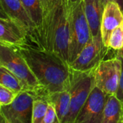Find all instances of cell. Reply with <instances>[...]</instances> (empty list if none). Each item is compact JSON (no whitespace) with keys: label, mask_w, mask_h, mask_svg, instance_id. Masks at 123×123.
I'll return each mask as SVG.
<instances>
[{"label":"cell","mask_w":123,"mask_h":123,"mask_svg":"<svg viewBox=\"0 0 123 123\" xmlns=\"http://www.w3.org/2000/svg\"><path fill=\"white\" fill-rule=\"evenodd\" d=\"M25 58L45 97L63 90H69L72 71L70 65L56 54L32 45L17 48Z\"/></svg>","instance_id":"obj_1"},{"label":"cell","mask_w":123,"mask_h":123,"mask_svg":"<svg viewBox=\"0 0 123 123\" xmlns=\"http://www.w3.org/2000/svg\"><path fill=\"white\" fill-rule=\"evenodd\" d=\"M71 8L68 0H60L46 12L35 44L36 48L56 54L68 64Z\"/></svg>","instance_id":"obj_2"},{"label":"cell","mask_w":123,"mask_h":123,"mask_svg":"<svg viewBox=\"0 0 123 123\" xmlns=\"http://www.w3.org/2000/svg\"><path fill=\"white\" fill-rule=\"evenodd\" d=\"M0 65L19 79L23 91H27L35 97H45L42 86L17 48L0 44Z\"/></svg>","instance_id":"obj_3"},{"label":"cell","mask_w":123,"mask_h":123,"mask_svg":"<svg viewBox=\"0 0 123 123\" xmlns=\"http://www.w3.org/2000/svg\"><path fill=\"white\" fill-rule=\"evenodd\" d=\"M91 38L88 22L85 15L83 1L72 4L70 22L69 65L72 63Z\"/></svg>","instance_id":"obj_4"},{"label":"cell","mask_w":123,"mask_h":123,"mask_svg":"<svg viewBox=\"0 0 123 123\" xmlns=\"http://www.w3.org/2000/svg\"><path fill=\"white\" fill-rule=\"evenodd\" d=\"M93 71L78 72L72 71L69 112L62 123H75L76 118L94 86Z\"/></svg>","instance_id":"obj_5"},{"label":"cell","mask_w":123,"mask_h":123,"mask_svg":"<svg viewBox=\"0 0 123 123\" xmlns=\"http://www.w3.org/2000/svg\"><path fill=\"white\" fill-rule=\"evenodd\" d=\"M122 71V60L117 55L109 59H102L94 69V85L107 94L117 95Z\"/></svg>","instance_id":"obj_6"},{"label":"cell","mask_w":123,"mask_h":123,"mask_svg":"<svg viewBox=\"0 0 123 123\" xmlns=\"http://www.w3.org/2000/svg\"><path fill=\"white\" fill-rule=\"evenodd\" d=\"M109 50L103 43L101 35L91 37L77 58L70 63L71 70L78 72L93 71Z\"/></svg>","instance_id":"obj_7"},{"label":"cell","mask_w":123,"mask_h":123,"mask_svg":"<svg viewBox=\"0 0 123 123\" xmlns=\"http://www.w3.org/2000/svg\"><path fill=\"white\" fill-rule=\"evenodd\" d=\"M34 98L33 94L21 91L11 104L0 107L6 123H31Z\"/></svg>","instance_id":"obj_8"},{"label":"cell","mask_w":123,"mask_h":123,"mask_svg":"<svg viewBox=\"0 0 123 123\" xmlns=\"http://www.w3.org/2000/svg\"><path fill=\"white\" fill-rule=\"evenodd\" d=\"M0 1L9 19L24 32L30 44L34 47L36 41V28L21 0Z\"/></svg>","instance_id":"obj_9"},{"label":"cell","mask_w":123,"mask_h":123,"mask_svg":"<svg viewBox=\"0 0 123 123\" xmlns=\"http://www.w3.org/2000/svg\"><path fill=\"white\" fill-rule=\"evenodd\" d=\"M107 95L94 85L75 123H101Z\"/></svg>","instance_id":"obj_10"},{"label":"cell","mask_w":123,"mask_h":123,"mask_svg":"<svg viewBox=\"0 0 123 123\" xmlns=\"http://www.w3.org/2000/svg\"><path fill=\"white\" fill-rule=\"evenodd\" d=\"M123 22V12L118 3L115 1H109L103 10L100 28L102 41L106 48H108V42L112 32Z\"/></svg>","instance_id":"obj_11"},{"label":"cell","mask_w":123,"mask_h":123,"mask_svg":"<svg viewBox=\"0 0 123 123\" xmlns=\"http://www.w3.org/2000/svg\"><path fill=\"white\" fill-rule=\"evenodd\" d=\"M0 44L14 48L31 45L24 32L9 19L0 17Z\"/></svg>","instance_id":"obj_12"},{"label":"cell","mask_w":123,"mask_h":123,"mask_svg":"<svg viewBox=\"0 0 123 123\" xmlns=\"http://www.w3.org/2000/svg\"><path fill=\"white\" fill-rule=\"evenodd\" d=\"M85 15L88 22L91 37L101 35V22L103 8L100 0H83Z\"/></svg>","instance_id":"obj_13"},{"label":"cell","mask_w":123,"mask_h":123,"mask_svg":"<svg viewBox=\"0 0 123 123\" xmlns=\"http://www.w3.org/2000/svg\"><path fill=\"white\" fill-rule=\"evenodd\" d=\"M101 123H123V104L117 95H107Z\"/></svg>","instance_id":"obj_14"},{"label":"cell","mask_w":123,"mask_h":123,"mask_svg":"<svg viewBox=\"0 0 123 123\" xmlns=\"http://www.w3.org/2000/svg\"><path fill=\"white\" fill-rule=\"evenodd\" d=\"M48 102L55 107L59 123H62L66 117L70 105V94L69 90H63L50 94L46 97Z\"/></svg>","instance_id":"obj_15"},{"label":"cell","mask_w":123,"mask_h":123,"mask_svg":"<svg viewBox=\"0 0 123 123\" xmlns=\"http://www.w3.org/2000/svg\"><path fill=\"white\" fill-rule=\"evenodd\" d=\"M30 19L34 24L36 34L41 29L43 20V11L40 0H21ZM36 44V41H35ZM35 47V45H34Z\"/></svg>","instance_id":"obj_16"},{"label":"cell","mask_w":123,"mask_h":123,"mask_svg":"<svg viewBox=\"0 0 123 123\" xmlns=\"http://www.w3.org/2000/svg\"><path fill=\"white\" fill-rule=\"evenodd\" d=\"M49 102L45 97H35L33 102L31 123H42Z\"/></svg>","instance_id":"obj_17"},{"label":"cell","mask_w":123,"mask_h":123,"mask_svg":"<svg viewBox=\"0 0 123 123\" xmlns=\"http://www.w3.org/2000/svg\"><path fill=\"white\" fill-rule=\"evenodd\" d=\"M0 84L19 93L23 91L19 79L7 68L0 65Z\"/></svg>","instance_id":"obj_18"},{"label":"cell","mask_w":123,"mask_h":123,"mask_svg":"<svg viewBox=\"0 0 123 123\" xmlns=\"http://www.w3.org/2000/svg\"><path fill=\"white\" fill-rule=\"evenodd\" d=\"M108 48L117 51L123 49V22L112 32L108 42Z\"/></svg>","instance_id":"obj_19"},{"label":"cell","mask_w":123,"mask_h":123,"mask_svg":"<svg viewBox=\"0 0 123 123\" xmlns=\"http://www.w3.org/2000/svg\"><path fill=\"white\" fill-rule=\"evenodd\" d=\"M17 94V92L0 84V107L11 104Z\"/></svg>","instance_id":"obj_20"},{"label":"cell","mask_w":123,"mask_h":123,"mask_svg":"<svg viewBox=\"0 0 123 123\" xmlns=\"http://www.w3.org/2000/svg\"><path fill=\"white\" fill-rule=\"evenodd\" d=\"M42 123H59L55 107L53 104L49 102Z\"/></svg>","instance_id":"obj_21"},{"label":"cell","mask_w":123,"mask_h":123,"mask_svg":"<svg viewBox=\"0 0 123 123\" xmlns=\"http://www.w3.org/2000/svg\"><path fill=\"white\" fill-rule=\"evenodd\" d=\"M119 53L120 54L121 60H122V71H121V76H120L119 87H118V90L117 93V97L123 104V53H122L121 51H119Z\"/></svg>","instance_id":"obj_22"},{"label":"cell","mask_w":123,"mask_h":123,"mask_svg":"<svg viewBox=\"0 0 123 123\" xmlns=\"http://www.w3.org/2000/svg\"><path fill=\"white\" fill-rule=\"evenodd\" d=\"M60 0H40L43 11V14L53 8Z\"/></svg>","instance_id":"obj_23"},{"label":"cell","mask_w":123,"mask_h":123,"mask_svg":"<svg viewBox=\"0 0 123 123\" xmlns=\"http://www.w3.org/2000/svg\"><path fill=\"white\" fill-rule=\"evenodd\" d=\"M0 17L1 18H4V19H9L8 16L7 15L6 12H4V8L2 6V4L1 3V1H0Z\"/></svg>","instance_id":"obj_24"},{"label":"cell","mask_w":123,"mask_h":123,"mask_svg":"<svg viewBox=\"0 0 123 123\" xmlns=\"http://www.w3.org/2000/svg\"><path fill=\"white\" fill-rule=\"evenodd\" d=\"M115 1V0H100V1H101V6H102L103 9H104V8L105 5H106L109 1Z\"/></svg>","instance_id":"obj_25"},{"label":"cell","mask_w":123,"mask_h":123,"mask_svg":"<svg viewBox=\"0 0 123 123\" xmlns=\"http://www.w3.org/2000/svg\"><path fill=\"white\" fill-rule=\"evenodd\" d=\"M0 123H6V120H5L4 116H3V115H2V113L1 112V110H0Z\"/></svg>","instance_id":"obj_26"},{"label":"cell","mask_w":123,"mask_h":123,"mask_svg":"<svg viewBox=\"0 0 123 123\" xmlns=\"http://www.w3.org/2000/svg\"><path fill=\"white\" fill-rule=\"evenodd\" d=\"M115 1L118 3V4L120 5V6L121 7V9H122L123 12V0H115Z\"/></svg>","instance_id":"obj_27"},{"label":"cell","mask_w":123,"mask_h":123,"mask_svg":"<svg viewBox=\"0 0 123 123\" xmlns=\"http://www.w3.org/2000/svg\"><path fill=\"white\" fill-rule=\"evenodd\" d=\"M69 1V2L71 4H76L77 2H78L79 1H80V0H68Z\"/></svg>","instance_id":"obj_28"},{"label":"cell","mask_w":123,"mask_h":123,"mask_svg":"<svg viewBox=\"0 0 123 123\" xmlns=\"http://www.w3.org/2000/svg\"><path fill=\"white\" fill-rule=\"evenodd\" d=\"M120 51H121V52H122V53H123V50H120Z\"/></svg>","instance_id":"obj_29"}]
</instances>
